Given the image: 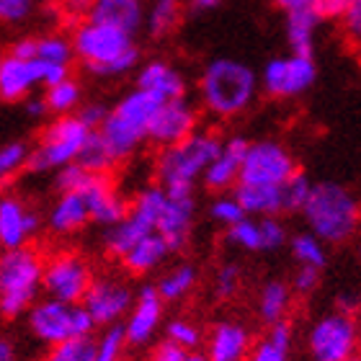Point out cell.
<instances>
[{"label": "cell", "mask_w": 361, "mask_h": 361, "mask_svg": "<svg viewBox=\"0 0 361 361\" xmlns=\"http://www.w3.org/2000/svg\"><path fill=\"white\" fill-rule=\"evenodd\" d=\"M70 44L75 62L96 78H121L140 68V47L135 34L106 26V23L80 18L73 23Z\"/></svg>", "instance_id": "1"}, {"label": "cell", "mask_w": 361, "mask_h": 361, "mask_svg": "<svg viewBox=\"0 0 361 361\" xmlns=\"http://www.w3.org/2000/svg\"><path fill=\"white\" fill-rule=\"evenodd\" d=\"M199 101L214 119H235L248 111L258 96V73L235 57H214L199 75Z\"/></svg>", "instance_id": "2"}, {"label": "cell", "mask_w": 361, "mask_h": 361, "mask_svg": "<svg viewBox=\"0 0 361 361\" xmlns=\"http://www.w3.org/2000/svg\"><path fill=\"white\" fill-rule=\"evenodd\" d=\"M158 106V98L140 88H132L109 109L106 119L96 129V137L109 152L114 168L132 160L137 150L147 142V129Z\"/></svg>", "instance_id": "3"}, {"label": "cell", "mask_w": 361, "mask_h": 361, "mask_svg": "<svg viewBox=\"0 0 361 361\" xmlns=\"http://www.w3.org/2000/svg\"><path fill=\"white\" fill-rule=\"evenodd\" d=\"M300 214L305 217L307 233L320 238L325 245H338L351 240L359 230L361 207L359 199L343 183L320 180V183H312Z\"/></svg>", "instance_id": "4"}, {"label": "cell", "mask_w": 361, "mask_h": 361, "mask_svg": "<svg viewBox=\"0 0 361 361\" xmlns=\"http://www.w3.org/2000/svg\"><path fill=\"white\" fill-rule=\"evenodd\" d=\"M219 145L222 137L214 129H196L186 140L163 147L155 158V183L171 194H194Z\"/></svg>", "instance_id": "5"}, {"label": "cell", "mask_w": 361, "mask_h": 361, "mask_svg": "<svg viewBox=\"0 0 361 361\" xmlns=\"http://www.w3.org/2000/svg\"><path fill=\"white\" fill-rule=\"evenodd\" d=\"M44 253L37 245L0 250V317L16 320L26 315L42 297Z\"/></svg>", "instance_id": "6"}, {"label": "cell", "mask_w": 361, "mask_h": 361, "mask_svg": "<svg viewBox=\"0 0 361 361\" xmlns=\"http://www.w3.org/2000/svg\"><path fill=\"white\" fill-rule=\"evenodd\" d=\"M90 132L83 121L73 116H52L39 129L34 145H29V171L31 173H57L60 168L78 163Z\"/></svg>", "instance_id": "7"}, {"label": "cell", "mask_w": 361, "mask_h": 361, "mask_svg": "<svg viewBox=\"0 0 361 361\" xmlns=\"http://www.w3.org/2000/svg\"><path fill=\"white\" fill-rule=\"evenodd\" d=\"M163 204H166V188H160L158 183L140 188L129 199L127 214L104 233L106 253L119 261L135 243L158 233V219L160 212H163Z\"/></svg>", "instance_id": "8"}, {"label": "cell", "mask_w": 361, "mask_h": 361, "mask_svg": "<svg viewBox=\"0 0 361 361\" xmlns=\"http://www.w3.org/2000/svg\"><path fill=\"white\" fill-rule=\"evenodd\" d=\"M29 333L44 346H60L65 341L85 338L93 333V320L83 310V305H70L57 300H37L26 312Z\"/></svg>", "instance_id": "9"}, {"label": "cell", "mask_w": 361, "mask_h": 361, "mask_svg": "<svg viewBox=\"0 0 361 361\" xmlns=\"http://www.w3.org/2000/svg\"><path fill=\"white\" fill-rule=\"evenodd\" d=\"M361 328L351 312H328L310 325L307 354L312 361H351L359 356Z\"/></svg>", "instance_id": "10"}, {"label": "cell", "mask_w": 361, "mask_h": 361, "mask_svg": "<svg viewBox=\"0 0 361 361\" xmlns=\"http://www.w3.org/2000/svg\"><path fill=\"white\" fill-rule=\"evenodd\" d=\"M93 266L78 250H57L52 256H44V276H42V292L49 300L80 305L93 281Z\"/></svg>", "instance_id": "11"}, {"label": "cell", "mask_w": 361, "mask_h": 361, "mask_svg": "<svg viewBox=\"0 0 361 361\" xmlns=\"http://www.w3.org/2000/svg\"><path fill=\"white\" fill-rule=\"evenodd\" d=\"M297 171H300L297 160H294L286 145L276 142V140H256V142H248V147H245L238 183H245V186H281Z\"/></svg>", "instance_id": "12"}, {"label": "cell", "mask_w": 361, "mask_h": 361, "mask_svg": "<svg viewBox=\"0 0 361 361\" xmlns=\"http://www.w3.org/2000/svg\"><path fill=\"white\" fill-rule=\"evenodd\" d=\"M317 80L315 57L310 54H284L266 62L264 73L258 75V85L271 98H297L307 93Z\"/></svg>", "instance_id": "13"}, {"label": "cell", "mask_w": 361, "mask_h": 361, "mask_svg": "<svg viewBox=\"0 0 361 361\" xmlns=\"http://www.w3.org/2000/svg\"><path fill=\"white\" fill-rule=\"evenodd\" d=\"M132 302H135L132 286L121 276L104 274V276H93L80 305L93 320V325L111 328V325H119V320L127 317V312L132 310Z\"/></svg>", "instance_id": "14"}, {"label": "cell", "mask_w": 361, "mask_h": 361, "mask_svg": "<svg viewBox=\"0 0 361 361\" xmlns=\"http://www.w3.org/2000/svg\"><path fill=\"white\" fill-rule=\"evenodd\" d=\"M42 227L44 217L34 204L16 191H0V250L31 245Z\"/></svg>", "instance_id": "15"}, {"label": "cell", "mask_w": 361, "mask_h": 361, "mask_svg": "<svg viewBox=\"0 0 361 361\" xmlns=\"http://www.w3.org/2000/svg\"><path fill=\"white\" fill-rule=\"evenodd\" d=\"M196 129H199V109L186 96L163 101L150 121L147 142L163 150V147H171L180 140H186L188 135H194Z\"/></svg>", "instance_id": "16"}, {"label": "cell", "mask_w": 361, "mask_h": 361, "mask_svg": "<svg viewBox=\"0 0 361 361\" xmlns=\"http://www.w3.org/2000/svg\"><path fill=\"white\" fill-rule=\"evenodd\" d=\"M78 191L85 196L93 225H101L109 230V227H114L127 214L129 199L114 183L111 173H90L88 180Z\"/></svg>", "instance_id": "17"}, {"label": "cell", "mask_w": 361, "mask_h": 361, "mask_svg": "<svg viewBox=\"0 0 361 361\" xmlns=\"http://www.w3.org/2000/svg\"><path fill=\"white\" fill-rule=\"evenodd\" d=\"M47 85V68L39 60H21L8 54L0 62V104H21Z\"/></svg>", "instance_id": "18"}, {"label": "cell", "mask_w": 361, "mask_h": 361, "mask_svg": "<svg viewBox=\"0 0 361 361\" xmlns=\"http://www.w3.org/2000/svg\"><path fill=\"white\" fill-rule=\"evenodd\" d=\"M163 307H166V302L160 300L155 284H145L135 294L132 310L127 312V320L121 325L129 346H145V343H150V338L158 333L160 323H163Z\"/></svg>", "instance_id": "19"}, {"label": "cell", "mask_w": 361, "mask_h": 361, "mask_svg": "<svg viewBox=\"0 0 361 361\" xmlns=\"http://www.w3.org/2000/svg\"><path fill=\"white\" fill-rule=\"evenodd\" d=\"M196 199L194 194H171L166 191V204L158 219V235L168 243L171 253H178L188 245L194 233Z\"/></svg>", "instance_id": "20"}, {"label": "cell", "mask_w": 361, "mask_h": 361, "mask_svg": "<svg viewBox=\"0 0 361 361\" xmlns=\"http://www.w3.org/2000/svg\"><path fill=\"white\" fill-rule=\"evenodd\" d=\"M245 147H248L245 137H227V140H222L217 155H214V160L202 176V183L209 188L212 194H227V191H233L238 186Z\"/></svg>", "instance_id": "21"}, {"label": "cell", "mask_w": 361, "mask_h": 361, "mask_svg": "<svg viewBox=\"0 0 361 361\" xmlns=\"http://www.w3.org/2000/svg\"><path fill=\"white\" fill-rule=\"evenodd\" d=\"M90 225V212L85 204V196L80 191H62L54 196L52 207L47 212L44 227L54 238H70L83 233Z\"/></svg>", "instance_id": "22"}, {"label": "cell", "mask_w": 361, "mask_h": 361, "mask_svg": "<svg viewBox=\"0 0 361 361\" xmlns=\"http://www.w3.org/2000/svg\"><path fill=\"white\" fill-rule=\"evenodd\" d=\"M135 88L150 93L152 98L163 101H173V98L186 96V78L168 60H150L137 68Z\"/></svg>", "instance_id": "23"}, {"label": "cell", "mask_w": 361, "mask_h": 361, "mask_svg": "<svg viewBox=\"0 0 361 361\" xmlns=\"http://www.w3.org/2000/svg\"><path fill=\"white\" fill-rule=\"evenodd\" d=\"M253 346L250 331L243 323L222 320L212 328L207 338V361H245Z\"/></svg>", "instance_id": "24"}, {"label": "cell", "mask_w": 361, "mask_h": 361, "mask_svg": "<svg viewBox=\"0 0 361 361\" xmlns=\"http://www.w3.org/2000/svg\"><path fill=\"white\" fill-rule=\"evenodd\" d=\"M85 18L137 34L145 23V0H90Z\"/></svg>", "instance_id": "25"}, {"label": "cell", "mask_w": 361, "mask_h": 361, "mask_svg": "<svg viewBox=\"0 0 361 361\" xmlns=\"http://www.w3.org/2000/svg\"><path fill=\"white\" fill-rule=\"evenodd\" d=\"M171 256V248L168 243L160 238L158 233L147 235L140 243H135L132 248L119 258L121 269L132 274V276H145V274H152L155 269L166 264V258Z\"/></svg>", "instance_id": "26"}, {"label": "cell", "mask_w": 361, "mask_h": 361, "mask_svg": "<svg viewBox=\"0 0 361 361\" xmlns=\"http://www.w3.org/2000/svg\"><path fill=\"white\" fill-rule=\"evenodd\" d=\"M233 194L248 217H279V214H284L281 186H245V183H238L233 188Z\"/></svg>", "instance_id": "27"}, {"label": "cell", "mask_w": 361, "mask_h": 361, "mask_svg": "<svg viewBox=\"0 0 361 361\" xmlns=\"http://www.w3.org/2000/svg\"><path fill=\"white\" fill-rule=\"evenodd\" d=\"M292 341H294V331L286 320L284 323L269 325L264 338H258L250 346L245 361H289L292 359Z\"/></svg>", "instance_id": "28"}, {"label": "cell", "mask_w": 361, "mask_h": 361, "mask_svg": "<svg viewBox=\"0 0 361 361\" xmlns=\"http://www.w3.org/2000/svg\"><path fill=\"white\" fill-rule=\"evenodd\" d=\"M294 294L289 289V284L279 281V279H271L261 286L258 292V317L264 320L266 325H276L284 323L289 310H292Z\"/></svg>", "instance_id": "29"}, {"label": "cell", "mask_w": 361, "mask_h": 361, "mask_svg": "<svg viewBox=\"0 0 361 361\" xmlns=\"http://www.w3.org/2000/svg\"><path fill=\"white\" fill-rule=\"evenodd\" d=\"M317 26H320V16L315 8H305V11H294L286 13V39H289V49L294 54H310L315 49Z\"/></svg>", "instance_id": "30"}, {"label": "cell", "mask_w": 361, "mask_h": 361, "mask_svg": "<svg viewBox=\"0 0 361 361\" xmlns=\"http://www.w3.org/2000/svg\"><path fill=\"white\" fill-rule=\"evenodd\" d=\"M183 0H152L150 8H145V29L152 39L171 37L183 21Z\"/></svg>", "instance_id": "31"}, {"label": "cell", "mask_w": 361, "mask_h": 361, "mask_svg": "<svg viewBox=\"0 0 361 361\" xmlns=\"http://www.w3.org/2000/svg\"><path fill=\"white\" fill-rule=\"evenodd\" d=\"M42 98H44L49 116H73L83 106V85L75 78H68V80L42 88Z\"/></svg>", "instance_id": "32"}, {"label": "cell", "mask_w": 361, "mask_h": 361, "mask_svg": "<svg viewBox=\"0 0 361 361\" xmlns=\"http://www.w3.org/2000/svg\"><path fill=\"white\" fill-rule=\"evenodd\" d=\"M34 60H39L42 65H52V68L73 70L75 54H73L70 37H65V34H39V37H34Z\"/></svg>", "instance_id": "33"}, {"label": "cell", "mask_w": 361, "mask_h": 361, "mask_svg": "<svg viewBox=\"0 0 361 361\" xmlns=\"http://www.w3.org/2000/svg\"><path fill=\"white\" fill-rule=\"evenodd\" d=\"M196 281H199V271L194 264H178L173 269H168L160 281L155 284L160 300L163 302H180L183 297L194 292Z\"/></svg>", "instance_id": "34"}, {"label": "cell", "mask_w": 361, "mask_h": 361, "mask_svg": "<svg viewBox=\"0 0 361 361\" xmlns=\"http://www.w3.org/2000/svg\"><path fill=\"white\" fill-rule=\"evenodd\" d=\"M289 248H292V256L297 261V266H310V269H317V271H323L328 266V248L312 233H297L289 240Z\"/></svg>", "instance_id": "35"}, {"label": "cell", "mask_w": 361, "mask_h": 361, "mask_svg": "<svg viewBox=\"0 0 361 361\" xmlns=\"http://www.w3.org/2000/svg\"><path fill=\"white\" fill-rule=\"evenodd\" d=\"M23 171H29V142L13 140L0 145V186L11 183Z\"/></svg>", "instance_id": "36"}, {"label": "cell", "mask_w": 361, "mask_h": 361, "mask_svg": "<svg viewBox=\"0 0 361 361\" xmlns=\"http://www.w3.org/2000/svg\"><path fill=\"white\" fill-rule=\"evenodd\" d=\"M227 243L235 245V248L245 250V253H264L258 217H245V219H240L238 225L227 227Z\"/></svg>", "instance_id": "37"}, {"label": "cell", "mask_w": 361, "mask_h": 361, "mask_svg": "<svg viewBox=\"0 0 361 361\" xmlns=\"http://www.w3.org/2000/svg\"><path fill=\"white\" fill-rule=\"evenodd\" d=\"M209 217L217 222L219 227H233L238 225L240 219H245L248 214L243 212L240 202L235 199L233 191H227V194H214V199H212L209 204Z\"/></svg>", "instance_id": "38"}, {"label": "cell", "mask_w": 361, "mask_h": 361, "mask_svg": "<svg viewBox=\"0 0 361 361\" xmlns=\"http://www.w3.org/2000/svg\"><path fill=\"white\" fill-rule=\"evenodd\" d=\"M310 188H312V180L307 176L297 171L292 178L281 183V199H284V214H294V212H302L305 202L310 196Z\"/></svg>", "instance_id": "39"}, {"label": "cell", "mask_w": 361, "mask_h": 361, "mask_svg": "<svg viewBox=\"0 0 361 361\" xmlns=\"http://www.w3.org/2000/svg\"><path fill=\"white\" fill-rule=\"evenodd\" d=\"M93 348H96V341L90 338V336L73 338L60 343V346L49 348L44 361H93Z\"/></svg>", "instance_id": "40"}, {"label": "cell", "mask_w": 361, "mask_h": 361, "mask_svg": "<svg viewBox=\"0 0 361 361\" xmlns=\"http://www.w3.org/2000/svg\"><path fill=\"white\" fill-rule=\"evenodd\" d=\"M166 341L183 348V351H194L202 343V331H199V325L186 320V317H176L166 325Z\"/></svg>", "instance_id": "41"}, {"label": "cell", "mask_w": 361, "mask_h": 361, "mask_svg": "<svg viewBox=\"0 0 361 361\" xmlns=\"http://www.w3.org/2000/svg\"><path fill=\"white\" fill-rule=\"evenodd\" d=\"M124 348H127V338H124L121 325H111V328H106L104 336L96 341L93 361H121Z\"/></svg>", "instance_id": "42"}, {"label": "cell", "mask_w": 361, "mask_h": 361, "mask_svg": "<svg viewBox=\"0 0 361 361\" xmlns=\"http://www.w3.org/2000/svg\"><path fill=\"white\" fill-rule=\"evenodd\" d=\"M78 166H83L88 173H111L114 171L111 158H109L106 147L101 145V140L96 137V132H93L90 140L85 142L83 152H80V158H78Z\"/></svg>", "instance_id": "43"}, {"label": "cell", "mask_w": 361, "mask_h": 361, "mask_svg": "<svg viewBox=\"0 0 361 361\" xmlns=\"http://www.w3.org/2000/svg\"><path fill=\"white\" fill-rule=\"evenodd\" d=\"M240 286H243V269L240 266L233 264V261H227V264L219 266L217 274H214V284H212L217 300H233L235 294L240 292Z\"/></svg>", "instance_id": "44"}, {"label": "cell", "mask_w": 361, "mask_h": 361, "mask_svg": "<svg viewBox=\"0 0 361 361\" xmlns=\"http://www.w3.org/2000/svg\"><path fill=\"white\" fill-rule=\"evenodd\" d=\"M258 227H261V245L264 253L284 248L289 243V233H286L284 222L279 217H258Z\"/></svg>", "instance_id": "45"}, {"label": "cell", "mask_w": 361, "mask_h": 361, "mask_svg": "<svg viewBox=\"0 0 361 361\" xmlns=\"http://www.w3.org/2000/svg\"><path fill=\"white\" fill-rule=\"evenodd\" d=\"M37 0H0V26H21L34 16Z\"/></svg>", "instance_id": "46"}, {"label": "cell", "mask_w": 361, "mask_h": 361, "mask_svg": "<svg viewBox=\"0 0 361 361\" xmlns=\"http://www.w3.org/2000/svg\"><path fill=\"white\" fill-rule=\"evenodd\" d=\"M88 176L90 173L83 166L70 163V166L60 168V171L54 173V191H57V194H62V191H78V188L88 180Z\"/></svg>", "instance_id": "47"}, {"label": "cell", "mask_w": 361, "mask_h": 361, "mask_svg": "<svg viewBox=\"0 0 361 361\" xmlns=\"http://www.w3.org/2000/svg\"><path fill=\"white\" fill-rule=\"evenodd\" d=\"M320 274H323V271L310 269V266H297V271H294V276H292V284H289L292 294H300V297L312 294L317 286H320Z\"/></svg>", "instance_id": "48"}, {"label": "cell", "mask_w": 361, "mask_h": 361, "mask_svg": "<svg viewBox=\"0 0 361 361\" xmlns=\"http://www.w3.org/2000/svg\"><path fill=\"white\" fill-rule=\"evenodd\" d=\"M44 3L49 6V11H54L57 16H62V18H68L73 23L85 18L90 8V0H44Z\"/></svg>", "instance_id": "49"}, {"label": "cell", "mask_w": 361, "mask_h": 361, "mask_svg": "<svg viewBox=\"0 0 361 361\" xmlns=\"http://www.w3.org/2000/svg\"><path fill=\"white\" fill-rule=\"evenodd\" d=\"M106 114H109V106L98 104V101H83V106L75 111V116L83 121L90 132H96L101 127V121L106 119Z\"/></svg>", "instance_id": "50"}, {"label": "cell", "mask_w": 361, "mask_h": 361, "mask_svg": "<svg viewBox=\"0 0 361 361\" xmlns=\"http://www.w3.org/2000/svg\"><path fill=\"white\" fill-rule=\"evenodd\" d=\"M351 3L354 0H315V13L320 16V21H341Z\"/></svg>", "instance_id": "51"}, {"label": "cell", "mask_w": 361, "mask_h": 361, "mask_svg": "<svg viewBox=\"0 0 361 361\" xmlns=\"http://www.w3.org/2000/svg\"><path fill=\"white\" fill-rule=\"evenodd\" d=\"M0 361H21V348L13 336L0 331Z\"/></svg>", "instance_id": "52"}, {"label": "cell", "mask_w": 361, "mask_h": 361, "mask_svg": "<svg viewBox=\"0 0 361 361\" xmlns=\"http://www.w3.org/2000/svg\"><path fill=\"white\" fill-rule=\"evenodd\" d=\"M186 354H188V351L173 346V343H168V341H163V343L155 348L152 361H183V359H186Z\"/></svg>", "instance_id": "53"}, {"label": "cell", "mask_w": 361, "mask_h": 361, "mask_svg": "<svg viewBox=\"0 0 361 361\" xmlns=\"http://www.w3.org/2000/svg\"><path fill=\"white\" fill-rule=\"evenodd\" d=\"M23 106H26V114H29L31 119L42 121L49 116V114H47V106H44V98L42 96H29L26 101H23Z\"/></svg>", "instance_id": "54"}, {"label": "cell", "mask_w": 361, "mask_h": 361, "mask_svg": "<svg viewBox=\"0 0 361 361\" xmlns=\"http://www.w3.org/2000/svg\"><path fill=\"white\" fill-rule=\"evenodd\" d=\"M274 6L279 11L286 13H294V11H305V8H315V0H274Z\"/></svg>", "instance_id": "55"}, {"label": "cell", "mask_w": 361, "mask_h": 361, "mask_svg": "<svg viewBox=\"0 0 361 361\" xmlns=\"http://www.w3.org/2000/svg\"><path fill=\"white\" fill-rule=\"evenodd\" d=\"M183 6L194 13H209V11L222 6V0H183Z\"/></svg>", "instance_id": "56"}, {"label": "cell", "mask_w": 361, "mask_h": 361, "mask_svg": "<svg viewBox=\"0 0 361 361\" xmlns=\"http://www.w3.org/2000/svg\"><path fill=\"white\" fill-rule=\"evenodd\" d=\"M183 361H207V359H204L202 354H196V351H188L186 359H183Z\"/></svg>", "instance_id": "57"}, {"label": "cell", "mask_w": 361, "mask_h": 361, "mask_svg": "<svg viewBox=\"0 0 361 361\" xmlns=\"http://www.w3.org/2000/svg\"><path fill=\"white\" fill-rule=\"evenodd\" d=\"M3 57H6V52H3V49H0V62H3Z\"/></svg>", "instance_id": "58"}, {"label": "cell", "mask_w": 361, "mask_h": 361, "mask_svg": "<svg viewBox=\"0 0 361 361\" xmlns=\"http://www.w3.org/2000/svg\"><path fill=\"white\" fill-rule=\"evenodd\" d=\"M356 47H359V52H361V39H359V42H356Z\"/></svg>", "instance_id": "59"}, {"label": "cell", "mask_w": 361, "mask_h": 361, "mask_svg": "<svg viewBox=\"0 0 361 361\" xmlns=\"http://www.w3.org/2000/svg\"><path fill=\"white\" fill-rule=\"evenodd\" d=\"M351 361H361V359H359V356H356V359H351Z\"/></svg>", "instance_id": "60"}]
</instances>
